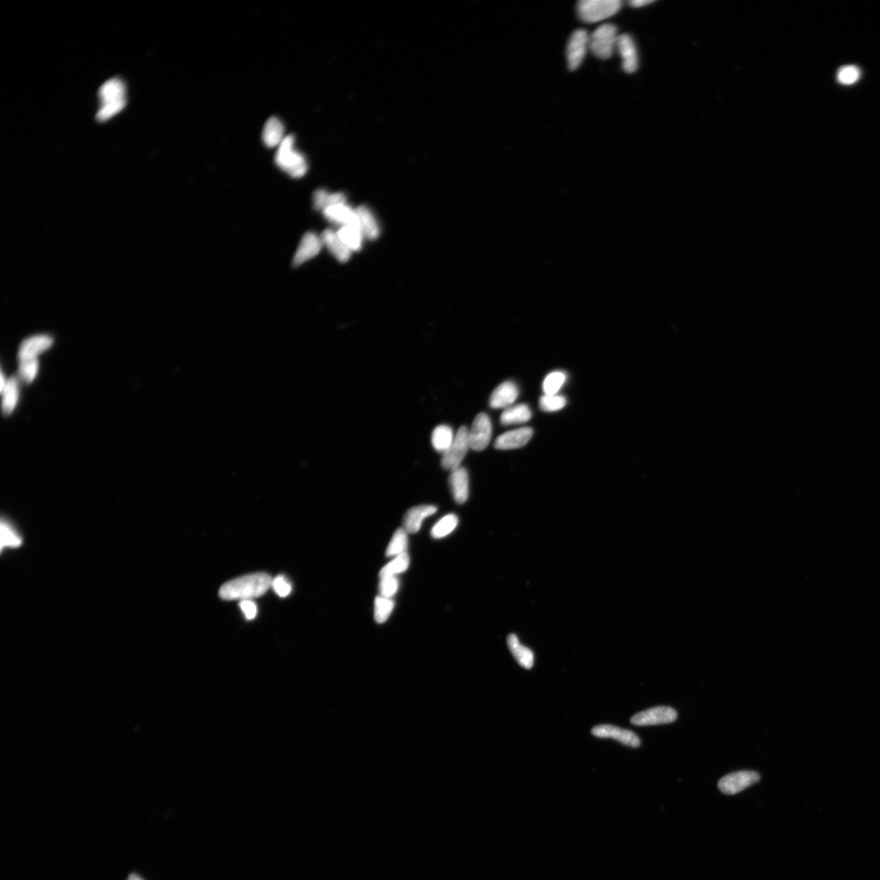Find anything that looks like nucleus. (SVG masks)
<instances>
[{
  "mask_svg": "<svg viewBox=\"0 0 880 880\" xmlns=\"http://www.w3.org/2000/svg\"><path fill=\"white\" fill-rule=\"evenodd\" d=\"M617 28L613 24L599 26L590 36V47L592 53L598 59L607 60L613 56L618 41Z\"/></svg>",
  "mask_w": 880,
  "mask_h": 880,
  "instance_id": "5",
  "label": "nucleus"
},
{
  "mask_svg": "<svg viewBox=\"0 0 880 880\" xmlns=\"http://www.w3.org/2000/svg\"><path fill=\"white\" fill-rule=\"evenodd\" d=\"M1 393L3 396V412L6 415H9L13 413L17 402H19V387L16 379L11 378L9 379Z\"/></svg>",
  "mask_w": 880,
  "mask_h": 880,
  "instance_id": "26",
  "label": "nucleus"
},
{
  "mask_svg": "<svg viewBox=\"0 0 880 880\" xmlns=\"http://www.w3.org/2000/svg\"><path fill=\"white\" fill-rule=\"evenodd\" d=\"M339 237L352 252L359 251L362 247L364 237L359 228L355 226L341 227L338 231Z\"/></svg>",
  "mask_w": 880,
  "mask_h": 880,
  "instance_id": "28",
  "label": "nucleus"
},
{
  "mask_svg": "<svg viewBox=\"0 0 880 880\" xmlns=\"http://www.w3.org/2000/svg\"><path fill=\"white\" fill-rule=\"evenodd\" d=\"M861 76L860 70L854 66H844L837 73V79L839 83L844 85H851L855 83L859 79Z\"/></svg>",
  "mask_w": 880,
  "mask_h": 880,
  "instance_id": "38",
  "label": "nucleus"
},
{
  "mask_svg": "<svg viewBox=\"0 0 880 880\" xmlns=\"http://www.w3.org/2000/svg\"><path fill=\"white\" fill-rule=\"evenodd\" d=\"M322 213L327 220L334 222V224L339 225L341 227L355 226L359 227L356 209H352L346 203L332 205V207L324 210Z\"/></svg>",
  "mask_w": 880,
  "mask_h": 880,
  "instance_id": "17",
  "label": "nucleus"
},
{
  "mask_svg": "<svg viewBox=\"0 0 880 880\" xmlns=\"http://www.w3.org/2000/svg\"><path fill=\"white\" fill-rule=\"evenodd\" d=\"M272 577L267 573H255L239 577L222 585L219 595L226 601L252 600L264 595L272 584Z\"/></svg>",
  "mask_w": 880,
  "mask_h": 880,
  "instance_id": "1",
  "label": "nucleus"
},
{
  "mask_svg": "<svg viewBox=\"0 0 880 880\" xmlns=\"http://www.w3.org/2000/svg\"><path fill=\"white\" fill-rule=\"evenodd\" d=\"M344 203H346V197L344 193H329L324 190H318L314 193L313 205L317 210L323 211L332 205Z\"/></svg>",
  "mask_w": 880,
  "mask_h": 880,
  "instance_id": "27",
  "label": "nucleus"
},
{
  "mask_svg": "<svg viewBox=\"0 0 880 880\" xmlns=\"http://www.w3.org/2000/svg\"><path fill=\"white\" fill-rule=\"evenodd\" d=\"M493 433V426L488 415L481 413L476 416L471 430H469V440L471 449L483 451L488 447Z\"/></svg>",
  "mask_w": 880,
  "mask_h": 880,
  "instance_id": "8",
  "label": "nucleus"
},
{
  "mask_svg": "<svg viewBox=\"0 0 880 880\" xmlns=\"http://www.w3.org/2000/svg\"><path fill=\"white\" fill-rule=\"evenodd\" d=\"M240 608L243 611L245 619L248 620H254L258 613L257 605L252 600H244L240 602Z\"/></svg>",
  "mask_w": 880,
  "mask_h": 880,
  "instance_id": "40",
  "label": "nucleus"
},
{
  "mask_svg": "<svg viewBox=\"0 0 880 880\" xmlns=\"http://www.w3.org/2000/svg\"><path fill=\"white\" fill-rule=\"evenodd\" d=\"M567 404V399L563 396L544 395L540 399V407L545 412H557L563 409Z\"/></svg>",
  "mask_w": 880,
  "mask_h": 880,
  "instance_id": "35",
  "label": "nucleus"
},
{
  "mask_svg": "<svg viewBox=\"0 0 880 880\" xmlns=\"http://www.w3.org/2000/svg\"><path fill=\"white\" fill-rule=\"evenodd\" d=\"M410 558L407 553L401 554L387 564L380 571V578L387 576H396L404 573L409 567Z\"/></svg>",
  "mask_w": 880,
  "mask_h": 880,
  "instance_id": "30",
  "label": "nucleus"
},
{
  "mask_svg": "<svg viewBox=\"0 0 880 880\" xmlns=\"http://www.w3.org/2000/svg\"><path fill=\"white\" fill-rule=\"evenodd\" d=\"M437 508L434 506H416L405 513L404 517V529L407 533H416L421 529L422 522L436 513Z\"/></svg>",
  "mask_w": 880,
  "mask_h": 880,
  "instance_id": "18",
  "label": "nucleus"
},
{
  "mask_svg": "<svg viewBox=\"0 0 880 880\" xmlns=\"http://www.w3.org/2000/svg\"><path fill=\"white\" fill-rule=\"evenodd\" d=\"M272 587L279 597L285 598L292 592V585L283 575H279L272 580Z\"/></svg>",
  "mask_w": 880,
  "mask_h": 880,
  "instance_id": "39",
  "label": "nucleus"
},
{
  "mask_svg": "<svg viewBox=\"0 0 880 880\" xmlns=\"http://www.w3.org/2000/svg\"><path fill=\"white\" fill-rule=\"evenodd\" d=\"M620 0H581L577 14L582 21L595 23L614 16L622 8Z\"/></svg>",
  "mask_w": 880,
  "mask_h": 880,
  "instance_id": "4",
  "label": "nucleus"
},
{
  "mask_svg": "<svg viewBox=\"0 0 880 880\" xmlns=\"http://www.w3.org/2000/svg\"><path fill=\"white\" fill-rule=\"evenodd\" d=\"M275 162L280 168L293 178H301L307 171L306 158L295 150V137L291 135L285 136L278 146Z\"/></svg>",
  "mask_w": 880,
  "mask_h": 880,
  "instance_id": "3",
  "label": "nucleus"
},
{
  "mask_svg": "<svg viewBox=\"0 0 880 880\" xmlns=\"http://www.w3.org/2000/svg\"><path fill=\"white\" fill-rule=\"evenodd\" d=\"M531 418V411L527 404H518L511 406L504 411L501 416L503 425L522 424Z\"/></svg>",
  "mask_w": 880,
  "mask_h": 880,
  "instance_id": "24",
  "label": "nucleus"
},
{
  "mask_svg": "<svg viewBox=\"0 0 880 880\" xmlns=\"http://www.w3.org/2000/svg\"><path fill=\"white\" fill-rule=\"evenodd\" d=\"M459 524V518L455 514H448L439 520L431 530V536L435 539H441L449 536L455 530Z\"/></svg>",
  "mask_w": 880,
  "mask_h": 880,
  "instance_id": "31",
  "label": "nucleus"
},
{
  "mask_svg": "<svg viewBox=\"0 0 880 880\" xmlns=\"http://www.w3.org/2000/svg\"><path fill=\"white\" fill-rule=\"evenodd\" d=\"M533 436V430L530 427L519 428L506 432L496 439L494 447L500 450H508L522 448L529 442Z\"/></svg>",
  "mask_w": 880,
  "mask_h": 880,
  "instance_id": "15",
  "label": "nucleus"
},
{
  "mask_svg": "<svg viewBox=\"0 0 880 880\" xmlns=\"http://www.w3.org/2000/svg\"><path fill=\"white\" fill-rule=\"evenodd\" d=\"M53 344V339L48 335H36L26 339L21 342L19 348V362L38 359L40 354L48 350Z\"/></svg>",
  "mask_w": 880,
  "mask_h": 880,
  "instance_id": "13",
  "label": "nucleus"
},
{
  "mask_svg": "<svg viewBox=\"0 0 880 880\" xmlns=\"http://www.w3.org/2000/svg\"><path fill=\"white\" fill-rule=\"evenodd\" d=\"M761 780V775L754 771H739L730 774L719 781L718 787L725 795L733 796Z\"/></svg>",
  "mask_w": 880,
  "mask_h": 880,
  "instance_id": "7",
  "label": "nucleus"
},
{
  "mask_svg": "<svg viewBox=\"0 0 880 880\" xmlns=\"http://www.w3.org/2000/svg\"><path fill=\"white\" fill-rule=\"evenodd\" d=\"M323 245H325L337 260L345 262L351 258L352 251L342 241L338 233L334 230H327L321 236Z\"/></svg>",
  "mask_w": 880,
  "mask_h": 880,
  "instance_id": "20",
  "label": "nucleus"
},
{
  "mask_svg": "<svg viewBox=\"0 0 880 880\" xmlns=\"http://www.w3.org/2000/svg\"><path fill=\"white\" fill-rule=\"evenodd\" d=\"M128 880H143V879H140L138 876H136V875H131V876L128 877Z\"/></svg>",
  "mask_w": 880,
  "mask_h": 880,
  "instance_id": "42",
  "label": "nucleus"
},
{
  "mask_svg": "<svg viewBox=\"0 0 880 880\" xmlns=\"http://www.w3.org/2000/svg\"><path fill=\"white\" fill-rule=\"evenodd\" d=\"M284 126L276 117H272L265 123L262 131V140L270 148L278 147L285 138Z\"/></svg>",
  "mask_w": 880,
  "mask_h": 880,
  "instance_id": "23",
  "label": "nucleus"
},
{
  "mask_svg": "<svg viewBox=\"0 0 880 880\" xmlns=\"http://www.w3.org/2000/svg\"><path fill=\"white\" fill-rule=\"evenodd\" d=\"M323 247L321 237L314 232H307L302 237L293 259V266L298 267L315 258Z\"/></svg>",
  "mask_w": 880,
  "mask_h": 880,
  "instance_id": "11",
  "label": "nucleus"
},
{
  "mask_svg": "<svg viewBox=\"0 0 880 880\" xmlns=\"http://www.w3.org/2000/svg\"><path fill=\"white\" fill-rule=\"evenodd\" d=\"M455 435L453 429L447 425H440L433 431L431 444L438 453L444 454L453 444Z\"/></svg>",
  "mask_w": 880,
  "mask_h": 880,
  "instance_id": "25",
  "label": "nucleus"
},
{
  "mask_svg": "<svg viewBox=\"0 0 880 880\" xmlns=\"http://www.w3.org/2000/svg\"><path fill=\"white\" fill-rule=\"evenodd\" d=\"M590 42V36L585 30H577L571 34L569 39L567 58L571 71H575L584 61Z\"/></svg>",
  "mask_w": 880,
  "mask_h": 880,
  "instance_id": "10",
  "label": "nucleus"
},
{
  "mask_svg": "<svg viewBox=\"0 0 880 880\" xmlns=\"http://www.w3.org/2000/svg\"><path fill=\"white\" fill-rule=\"evenodd\" d=\"M616 49L622 58V67L628 73L636 72L638 68V56L636 44L628 34H621L617 41Z\"/></svg>",
  "mask_w": 880,
  "mask_h": 880,
  "instance_id": "14",
  "label": "nucleus"
},
{
  "mask_svg": "<svg viewBox=\"0 0 880 880\" xmlns=\"http://www.w3.org/2000/svg\"><path fill=\"white\" fill-rule=\"evenodd\" d=\"M358 217V225L359 230H361L364 238L369 240H375L379 236V227L378 222L371 213V210L361 205L356 209Z\"/></svg>",
  "mask_w": 880,
  "mask_h": 880,
  "instance_id": "21",
  "label": "nucleus"
},
{
  "mask_svg": "<svg viewBox=\"0 0 880 880\" xmlns=\"http://www.w3.org/2000/svg\"><path fill=\"white\" fill-rule=\"evenodd\" d=\"M653 3V1H650V0H634V1H630V4L633 8H641L645 5H648Z\"/></svg>",
  "mask_w": 880,
  "mask_h": 880,
  "instance_id": "41",
  "label": "nucleus"
},
{
  "mask_svg": "<svg viewBox=\"0 0 880 880\" xmlns=\"http://www.w3.org/2000/svg\"><path fill=\"white\" fill-rule=\"evenodd\" d=\"M126 88L122 80L112 78L103 84L99 90L101 106L96 114L99 122H106L121 112L127 105Z\"/></svg>",
  "mask_w": 880,
  "mask_h": 880,
  "instance_id": "2",
  "label": "nucleus"
},
{
  "mask_svg": "<svg viewBox=\"0 0 880 880\" xmlns=\"http://www.w3.org/2000/svg\"><path fill=\"white\" fill-rule=\"evenodd\" d=\"M566 381H567V375L561 371H556L548 374L543 382V390H544L545 395H557Z\"/></svg>",
  "mask_w": 880,
  "mask_h": 880,
  "instance_id": "33",
  "label": "nucleus"
},
{
  "mask_svg": "<svg viewBox=\"0 0 880 880\" xmlns=\"http://www.w3.org/2000/svg\"><path fill=\"white\" fill-rule=\"evenodd\" d=\"M507 643L508 649L511 650L514 659L516 660L519 665L526 668V670H531L534 664L533 651L520 644L516 634H511L507 638Z\"/></svg>",
  "mask_w": 880,
  "mask_h": 880,
  "instance_id": "22",
  "label": "nucleus"
},
{
  "mask_svg": "<svg viewBox=\"0 0 880 880\" xmlns=\"http://www.w3.org/2000/svg\"><path fill=\"white\" fill-rule=\"evenodd\" d=\"M677 713L670 707H655L634 715L631 723L638 727L670 724L676 722Z\"/></svg>",
  "mask_w": 880,
  "mask_h": 880,
  "instance_id": "9",
  "label": "nucleus"
},
{
  "mask_svg": "<svg viewBox=\"0 0 880 880\" xmlns=\"http://www.w3.org/2000/svg\"><path fill=\"white\" fill-rule=\"evenodd\" d=\"M39 363L38 359H26L19 363V372L20 378L26 384H31L36 378L39 372Z\"/></svg>",
  "mask_w": 880,
  "mask_h": 880,
  "instance_id": "34",
  "label": "nucleus"
},
{
  "mask_svg": "<svg viewBox=\"0 0 880 880\" xmlns=\"http://www.w3.org/2000/svg\"><path fill=\"white\" fill-rule=\"evenodd\" d=\"M469 484L470 481H469V474L466 468L461 466L451 471L449 485L454 498L459 504H463L468 500L469 489H470Z\"/></svg>",
  "mask_w": 880,
  "mask_h": 880,
  "instance_id": "19",
  "label": "nucleus"
},
{
  "mask_svg": "<svg viewBox=\"0 0 880 880\" xmlns=\"http://www.w3.org/2000/svg\"><path fill=\"white\" fill-rule=\"evenodd\" d=\"M471 449L470 440H469V429L466 426H461L457 431L453 444H451L449 449L443 454L441 459V466L445 470L453 471L456 469L461 467V462L464 460L465 456L469 449Z\"/></svg>",
  "mask_w": 880,
  "mask_h": 880,
  "instance_id": "6",
  "label": "nucleus"
},
{
  "mask_svg": "<svg viewBox=\"0 0 880 880\" xmlns=\"http://www.w3.org/2000/svg\"><path fill=\"white\" fill-rule=\"evenodd\" d=\"M395 603L392 598L377 597L374 603V619L379 624L385 623L392 613Z\"/></svg>",
  "mask_w": 880,
  "mask_h": 880,
  "instance_id": "32",
  "label": "nucleus"
},
{
  "mask_svg": "<svg viewBox=\"0 0 880 880\" xmlns=\"http://www.w3.org/2000/svg\"><path fill=\"white\" fill-rule=\"evenodd\" d=\"M21 539L13 527L7 522H1V548L17 547L21 545Z\"/></svg>",
  "mask_w": 880,
  "mask_h": 880,
  "instance_id": "36",
  "label": "nucleus"
},
{
  "mask_svg": "<svg viewBox=\"0 0 880 880\" xmlns=\"http://www.w3.org/2000/svg\"><path fill=\"white\" fill-rule=\"evenodd\" d=\"M519 391L517 385L511 381L503 382L497 387L490 397V406L493 409H507L516 402Z\"/></svg>",
  "mask_w": 880,
  "mask_h": 880,
  "instance_id": "16",
  "label": "nucleus"
},
{
  "mask_svg": "<svg viewBox=\"0 0 880 880\" xmlns=\"http://www.w3.org/2000/svg\"><path fill=\"white\" fill-rule=\"evenodd\" d=\"M408 548V533L404 528H399L394 533L392 538L388 545L386 554L387 557H397L404 553H407Z\"/></svg>",
  "mask_w": 880,
  "mask_h": 880,
  "instance_id": "29",
  "label": "nucleus"
},
{
  "mask_svg": "<svg viewBox=\"0 0 880 880\" xmlns=\"http://www.w3.org/2000/svg\"><path fill=\"white\" fill-rule=\"evenodd\" d=\"M380 579V596L387 598H392L393 596H395L399 587V581L397 576H387Z\"/></svg>",
  "mask_w": 880,
  "mask_h": 880,
  "instance_id": "37",
  "label": "nucleus"
},
{
  "mask_svg": "<svg viewBox=\"0 0 880 880\" xmlns=\"http://www.w3.org/2000/svg\"><path fill=\"white\" fill-rule=\"evenodd\" d=\"M592 734L598 738L613 739L621 742L622 745L631 747H638L641 745V740L636 734L628 730L614 727V725H598L592 730Z\"/></svg>",
  "mask_w": 880,
  "mask_h": 880,
  "instance_id": "12",
  "label": "nucleus"
}]
</instances>
